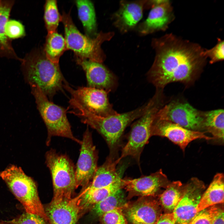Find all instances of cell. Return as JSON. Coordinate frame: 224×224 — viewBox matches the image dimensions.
I'll list each match as a JSON object with an SVG mask.
<instances>
[{"mask_svg":"<svg viewBox=\"0 0 224 224\" xmlns=\"http://www.w3.org/2000/svg\"><path fill=\"white\" fill-rule=\"evenodd\" d=\"M152 45L156 55L147 77L156 89L175 82L192 85L207 63L201 45L172 33L154 39Z\"/></svg>","mask_w":224,"mask_h":224,"instance_id":"6da1fadb","label":"cell"},{"mask_svg":"<svg viewBox=\"0 0 224 224\" xmlns=\"http://www.w3.org/2000/svg\"><path fill=\"white\" fill-rule=\"evenodd\" d=\"M69 112L80 118L81 122L96 130L104 138L110 150L109 156L118 158L122 136L126 128L145 112L148 103L127 112L107 117L94 114L83 107L75 100H69Z\"/></svg>","mask_w":224,"mask_h":224,"instance_id":"7a4b0ae2","label":"cell"},{"mask_svg":"<svg viewBox=\"0 0 224 224\" xmlns=\"http://www.w3.org/2000/svg\"><path fill=\"white\" fill-rule=\"evenodd\" d=\"M21 61L26 82L30 86H38L50 101L57 92L63 90L66 81L59 64L48 59L43 50H35Z\"/></svg>","mask_w":224,"mask_h":224,"instance_id":"3957f363","label":"cell"},{"mask_svg":"<svg viewBox=\"0 0 224 224\" xmlns=\"http://www.w3.org/2000/svg\"><path fill=\"white\" fill-rule=\"evenodd\" d=\"M164 97L156 92L149 101L147 109L131 126L128 142L122 149L119 158L130 156L139 164L140 156L151 137L152 124L158 111L164 104Z\"/></svg>","mask_w":224,"mask_h":224,"instance_id":"277c9868","label":"cell"},{"mask_svg":"<svg viewBox=\"0 0 224 224\" xmlns=\"http://www.w3.org/2000/svg\"><path fill=\"white\" fill-rule=\"evenodd\" d=\"M61 16L67 49L73 51L76 57L101 63L105 57L101 44L104 41L110 40L113 33L100 32L92 38L79 31L69 13L63 12Z\"/></svg>","mask_w":224,"mask_h":224,"instance_id":"5b68a950","label":"cell"},{"mask_svg":"<svg viewBox=\"0 0 224 224\" xmlns=\"http://www.w3.org/2000/svg\"><path fill=\"white\" fill-rule=\"evenodd\" d=\"M0 176L23 205L26 212L39 215L49 222L35 182L21 167L10 166L0 173Z\"/></svg>","mask_w":224,"mask_h":224,"instance_id":"8992f818","label":"cell"},{"mask_svg":"<svg viewBox=\"0 0 224 224\" xmlns=\"http://www.w3.org/2000/svg\"><path fill=\"white\" fill-rule=\"evenodd\" d=\"M30 86L37 109L47 128L46 145H49L54 136L68 138L81 144V140L76 138L72 133L66 110L49 100L37 85Z\"/></svg>","mask_w":224,"mask_h":224,"instance_id":"52a82bcc","label":"cell"},{"mask_svg":"<svg viewBox=\"0 0 224 224\" xmlns=\"http://www.w3.org/2000/svg\"><path fill=\"white\" fill-rule=\"evenodd\" d=\"M45 159L52 178L54 197L72 196L76 187L75 168L71 161L54 149L47 152Z\"/></svg>","mask_w":224,"mask_h":224,"instance_id":"ba28073f","label":"cell"},{"mask_svg":"<svg viewBox=\"0 0 224 224\" xmlns=\"http://www.w3.org/2000/svg\"><path fill=\"white\" fill-rule=\"evenodd\" d=\"M155 118L170 121L190 130H204V112L189 103L172 100L165 104L156 113Z\"/></svg>","mask_w":224,"mask_h":224,"instance_id":"9c48e42d","label":"cell"},{"mask_svg":"<svg viewBox=\"0 0 224 224\" xmlns=\"http://www.w3.org/2000/svg\"><path fill=\"white\" fill-rule=\"evenodd\" d=\"M63 87L69 92L72 98L94 114L105 117L119 114L110 103L108 92L104 90L89 87H80L74 89L66 81Z\"/></svg>","mask_w":224,"mask_h":224,"instance_id":"30bf717a","label":"cell"},{"mask_svg":"<svg viewBox=\"0 0 224 224\" xmlns=\"http://www.w3.org/2000/svg\"><path fill=\"white\" fill-rule=\"evenodd\" d=\"M81 141L80 153L75 168L76 189L79 186L83 189L86 187L91 181L98 168L97 152L88 127Z\"/></svg>","mask_w":224,"mask_h":224,"instance_id":"8fae6325","label":"cell"},{"mask_svg":"<svg viewBox=\"0 0 224 224\" xmlns=\"http://www.w3.org/2000/svg\"><path fill=\"white\" fill-rule=\"evenodd\" d=\"M205 188L203 182L196 177L184 186L182 197L172 212L175 224H189L198 213L197 207Z\"/></svg>","mask_w":224,"mask_h":224,"instance_id":"7c38bea8","label":"cell"},{"mask_svg":"<svg viewBox=\"0 0 224 224\" xmlns=\"http://www.w3.org/2000/svg\"><path fill=\"white\" fill-rule=\"evenodd\" d=\"M151 134L152 136H158L167 138L178 145L183 152L193 140L198 139L206 140L214 139L206 135L204 132L188 129L170 121L159 119L155 117L152 124Z\"/></svg>","mask_w":224,"mask_h":224,"instance_id":"4fadbf2b","label":"cell"},{"mask_svg":"<svg viewBox=\"0 0 224 224\" xmlns=\"http://www.w3.org/2000/svg\"><path fill=\"white\" fill-rule=\"evenodd\" d=\"M80 193L76 197L53 198L45 211L50 224H76L83 210L80 205Z\"/></svg>","mask_w":224,"mask_h":224,"instance_id":"5bb4252c","label":"cell"},{"mask_svg":"<svg viewBox=\"0 0 224 224\" xmlns=\"http://www.w3.org/2000/svg\"><path fill=\"white\" fill-rule=\"evenodd\" d=\"M76 60L85 72L88 87L108 93L116 87V77L101 63L77 57Z\"/></svg>","mask_w":224,"mask_h":224,"instance_id":"9a60e30c","label":"cell"},{"mask_svg":"<svg viewBox=\"0 0 224 224\" xmlns=\"http://www.w3.org/2000/svg\"><path fill=\"white\" fill-rule=\"evenodd\" d=\"M175 16L170 1L163 2L151 8L146 20L139 27V31L146 35L159 31H165L174 20Z\"/></svg>","mask_w":224,"mask_h":224,"instance_id":"2e32d148","label":"cell"},{"mask_svg":"<svg viewBox=\"0 0 224 224\" xmlns=\"http://www.w3.org/2000/svg\"><path fill=\"white\" fill-rule=\"evenodd\" d=\"M123 188L133 195L142 196L154 195L167 183V176L161 169L149 175L134 179H122Z\"/></svg>","mask_w":224,"mask_h":224,"instance_id":"e0dca14e","label":"cell"},{"mask_svg":"<svg viewBox=\"0 0 224 224\" xmlns=\"http://www.w3.org/2000/svg\"><path fill=\"white\" fill-rule=\"evenodd\" d=\"M124 215L133 224H156L161 214V209L155 200L140 199L128 207Z\"/></svg>","mask_w":224,"mask_h":224,"instance_id":"ac0fdd59","label":"cell"},{"mask_svg":"<svg viewBox=\"0 0 224 224\" xmlns=\"http://www.w3.org/2000/svg\"><path fill=\"white\" fill-rule=\"evenodd\" d=\"M146 1H122L114 15L115 25L122 31L133 27L141 19Z\"/></svg>","mask_w":224,"mask_h":224,"instance_id":"d6986e66","label":"cell"},{"mask_svg":"<svg viewBox=\"0 0 224 224\" xmlns=\"http://www.w3.org/2000/svg\"><path fill=\"white\" fill-rule=\"evenodd\" d=\"M120 161L119 157L114 158L108 156L105 162L98 167L91 181L86 187L90 189L102 188L121 179L116 169Z\"/></svg>","mask_w":224,"mask_h":224,"instance_id":"ffe728a7","label":"cell"},{"mask_svg":"<svg viewBox=\"0 0 224 224\" xmlns=\"http://www.w3.org/2000/svg\"><path fill=\"white\" fill-rule=\"evenodd\" d=\"M224 202V175L218 173L203 193L197 208V212L210 207Z\"/></svg>","mask_w":224,"mask_h":224,"instance_id":"44dd1931","label":"cell"},{"mask_svg":"<svg viewBox=\"0 0 224 224\" xmlns=\"http://www.w3.org/2000/svg\"><path fill=\"white\" fill-rule=\"evenodd\" d=\"M123 188L122 179L105 187L90 189L86 187L81 193L80 205L82 209L103 200L119 189Z\"/></svg>","mask_w":224,"mask_h":224,"instance_id":"7402d4cb","label":"cell"},{"mask_svg":"<svg viewBox=\"0 0 224 224\" xmlns=\"http://www.w3.org/2000/svg\"><path fill=\"white\" fill-rule=\"evenodd\" d=\"M79 17L87 35L96 36V22L95 11L92 2L89 0L76 1Z\"/></svg>","mask_w":224,"mask_h":224,"instance_id":"603a6c76","label":"cell"},{"mask_svg":"<svg viewBox=\"0 0 224 224\" xmlns=\"http://www.w3.org/2000/svg\"><path fill=\"white\" fill-rule=\"evenodd\" d=\"M12 2L1 1L0 2V54L17 58L10 43V39L6 35L5 27L8 20Z\"/></svg>","mask_w":224,"mask_h":224,"instance_id":"cb8c5ba5","label":"cell"},{"mask_svg":"<svg viewBox=\"0 0 224 224\" xmlns=\"http://www.w3.org/2000/svg\"><path fill=\"white\" fill-rule=\"evenodd\" d=\"M224 111L218 109L204 112V130L211 133L214 139L223 142Z\"/></svg>","mask_w":224,"mask_h":224,"instance_id":"d4e9b609","label":"cell"},{"mask_svg":"<svg viewBox=\"0 0 224 224\" xmlns=\"http://www.w3.org/2000/svg\"><path fill=\"white\" fill-rule=\"evenodd\" d=\"M66 50L65 40L61 35L56 31L48 33L43 50L48 59L58 63L60 57Z\"/></svg>","mask_w":224,"mask_h":224,"instance_id":"484cf974","label":"cell"},{"mask_svg":"<svg viewBox=\"0 0 224 224\" xmlns=\"http://www.w3.org/2000/svg\"><path fill=\"white\" fill-rule=\"evenodd\" d=\"M184 187L179 181H173L167 186L160 199L161 205L165 209L173 212L182 197Z\"/></svg>","mask_w":224,"mask_h":224,"instance_id":"4316f807","label":"cell"},{"mask_svg":"<svg viewBox=\"0 0 224 224\" xmlns=\"http://www.w3.org/2000/svg\"><path fill=\"white\" fill-rule=\"evenodd\" d=\"M122 189H120L103 200L94 205L92 212L95 215L100 217L105 213L116 208L126 206V203Z\"/></svg>","mask_w":224,"mask_h":224,"instance_id":"83f0119b","label":"cell"},{"mask_svg":"<svg viewBox=\"0 0 224 224\" xmlns=\"http://www.w3.org/2000/svg\"><path fill=\"white\" fill-rule=\"evenodd\" d=\"M44 19L48 33L56 31L58 23L62 20L56 0L46 1L44 7Z\"/></svg>","mask_w":224,"mask_h":224,"instance_id":"f1b7e54d","label":"cell"},{"mask_svg":"<svg viewBox=\"0 0 224 224\" xmlns=\"http://www.w3.org/2000/svg\"><path fill=\"white\" fill-rule=\"evenodd\" d=\"M222 210L216 205L207 208L198 212L189 224H212Z\"/></svg>","mask_w":224,"mask_h":224,"instance_id":"f546056e","label":"cell"},{"mask_svg":"<svg viewBox=\"0 0 224 224\" xmlns=\"http://www.w3.org/2000/svg\"><path fill=\"white\" fill-rule=\"evenodd\" d=\"M122 209L116 208L102 215L100 217L102 224H128Z\"/></svg>","mask_w":224,"mask_h":224,"instance_id":"4dcf8cb0","label":"cell"},{"mask_svg":"<svg viewBox=\"0 0 224 224\" xmlns=\"http://www.w3.org/2000/svg\"><path fill=\"white\" fill-rule=\"evenodd\" d=\"M47 222L39 215L26 212L11 221L3 222L2 224H47Z\"/></svg>","mask_w":224,"mask_h":224,"instance_id":"1f68e13d","label":"cell"},{"mask_svg":"<svg viewBox=\"0 0 224 224\" xmlns=\"http://www.w3.org/2000/svg\"><path fill=\"white\" fill-rule=\"evenodd\" d=\"M203 54L207 59H210L209 62L211 64L223 60L224 40L218 38L217 44L213 47L209 49H204Z\"/></svg>","mask_w":224,"mask_h":224,"instance_id":"d6a6232c","label":"cell"},{"mask_svg":"<svg viewBox=\"0 0 224 224\" xmlns=\"http://www.w3.org/2000/svg\"><path fill=\"white\" fill-rule=\"evenodd\" d=\"M5 33L9 39H15L21 37L25 35L23 26L19 21L13 20H8L5 27Z\"/></svg>","mask_w":224,"mask_h":224,"instance_id":"836d02e7","label":"cell"},{"mask_svg":"<svg viewBox=\"0 0 224 224\" xmlns=\"http://www.w3.org/2000/svg\"><path fill=\"white\" fill-rule=\"evenodd\" d=\"M156 224H175V220L172 212L161 214Z\"/></svg>","mask_w":224,"mask_h":224,"instance_id":"e575fe53","label":"cell"},{"mask_svg":"<svg viewBox=\"0 0 224 224\" xmlns=\"http://www.w3.org/2000/svg\"><path fill=\"white\" fill-rule=\"evenodd\" d=\"M212 224H224V212L222 210L216 217Z\"/></svg>","mask_w":224,"mask_h":224,"instance_id":"d590c367","label":"cell"},{"mask_svg":"<svg viewBox=\"0 0 224 224\" xmlns=\"http://www.w3.org/2000/svg\"><path fill=\"white\" fill-rule=\"evenodd\" d=\"M1 1V0H0V2Z\"/></svg>","mask_w":224,"mask_h":224,"instance_id":"8d00e7d4","label":"cell"}]
</instances>
